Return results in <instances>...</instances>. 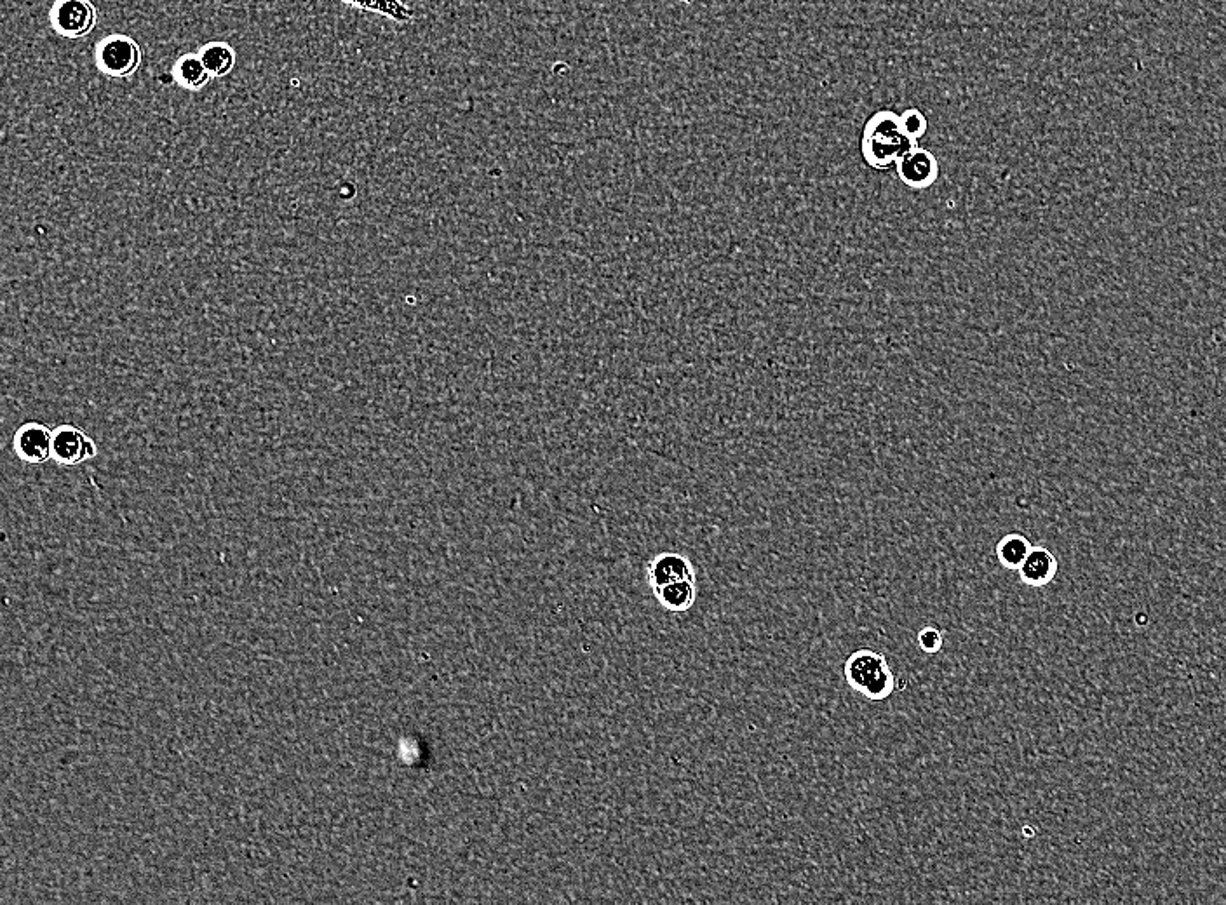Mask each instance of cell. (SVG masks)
<instances>
[{
	"label": "cell",
	"mask_w": 1226,
	"mask_h": 905,
	"mask_svg": "<svg viewBox=\"0 0 1226 905\" xmlns=\"http://www.w3.org/2000/svg\"><path fill=\"white\" fill-rule=\"evenodd\" d=\"M917 141L911 140L901 128V115L892 110H878L864 124L861 155L869 168L876 171L896 166Z\"/></svg>",
	"instance_id": "1"
},
{
	"label": "cell",
	"mask_w": 1226,
	"mask_h": 905,
	"mask_svg": "<svg viewBox=\"0 0 1226 905\" xmlns=\"http://www.w3.org/2000/svg\"><path fill=\"white\" fill-rule=\"evenodd\" d=\"M142 60V46L129 35H107L95 49L96 68L112 79H126L136 74Z\"/></svg>",
	"instance_id": "2"
},
{
	"label": "cell",
	"mask_w": 1226,
	"mask_h": 905,
	"mask_svg": "<svg viewBox=\"0 0 1226 905\" xmlns=\"http://www.w3.org/2000/svg\"><path fill=\"white\" fill-rule=\"evenodd\" d=\"M98 11L91 0H54L49 25L65 39H82L95 30Z\"/></svg>",
	"instance_id": "3"
},
{
	"label": "cell",
	"mask_w": 1226,
	"mask_h": 905,
	"mask_svg": "<svg viewBox=\"0 0 1226 905\" xmlns=\"http://www.w3.org/2000/svg\"><path fill=\"white\" fill-rule=\"evenodd\" d=\"M100 453L93 437L72 423H61L53 429L51 460L63 467H77L91 462Z\"/></svg>",
	"instance_id": "4"
},
{
	"label": "cell",
	"mask_w": 1226,
	"mask_h": 905,
	"mask_svg": "<svg viewBox=\"0 0 1226 905\" xmlns=\"http://www.w3.org/2000/svg\"><path fill=\"white\" fill-rule=\"evenodd\" d=\"M897 178L911 190L932 187L939 178V161L936 155L920 145L913 147L896 162Z\"/></svg>",
	"instance_id": "5"
},
{
	"label": "cell",
	"mask_w": 1226,
	"mask_h": 905,
	"mask_svg": "<svg viewBox=\"0 0 1226 905\" xmlns=\"http://www.w3.org/2000/svg\"><path fill=\"white\" fill-rule=\"evenodd\" d=\"M53 429L41 422L21 423L13 437V453L28 465H42L51 460Z\"/></svg>",
	"instance_id": "6"
},
{
	"label": "cell",
	"mask_w": 1226,
	"mask_h": 905,
	"mask_svg": "<svg viewBox=\"0 0 1226 905\" xmlns=\"http://www.w3.org/2000/svg\"><path fill=\"white\" fill-rule=\"evenodd\" d=\"M887 667H889V662H887V658H885L883 653L863 648V650L854 651L850 655L849 660L845 662V667H843V676L847 679V683H849L852 690L861 693Z\"/></svg>",
	"instance_id": "7"
},
{
	"label": "cell",
	"mask_w": 1226,
	"mask_h": 905,
	"mask_svg": "<svg viewBox=\"0 0 1226 905\" xmlns=\"http://www.w3.org/2000/svg\"><path fill=\"white\" fill-rule=\"evenodd\" d=\"M647 577L648 584L655 590L678 580H695V570L688 557L678 552H662L648 564Z\"/></svg>",
	"instance_id": "8"
},
{
	"label": "cell",
	"mask_w": 1226,
	"mask_h": 905,
	"mask_svg": "<svg viewBox=\"0 0 1226 905\" xmlns=\"http://www.w3.org/2000/svg\"><path fill=\"white\" fill-rule=\"evenodd\" d=\"M1058 557L1045 547H1031L1030 554L1019 566V578L1024 585L1033 589H1042L1051 584L1058 575Z\"/></svg>",
	"instance_id": "9"
},
{
	"label": "cell",
	"mask_w": 1226,
	"mask_h": 905,
	"mask_svg": "<svg viewBox=\"0 0 1226 905\" xmlns=\"http://www.w3.org/2000/svg\"><path fill=\"white\" fill-rule=\"evenodd\" d=\"M171 75L173 81L187 91H201L211 79L199 53L182 54L171 68Z\"/></svg>",
	"instance_id": "10"
},
{
	"label": "cell",
	"mask_w": 1226,
	"mask_h": 905,
	"mask_svg": "<svg viewBox=\"0 0 1226 905\" xmlns=\"http://www.w3.org/2000/svg\"><path fill=\"white\" fill-rule=\"evenodd\" d=\"M337 2H342L345 6L354 7L364 13L384 16L387 20L401 23V25L411 23L417 18V11L405 4L403 0H337Z\"/></svg>",
	"instance_id": "11"
},
{
	"label": "cell",
	"mask_w": 1226,
	"mask_h": 905,
	"mask_svg": "<svg viewBox=\"0 0 1226 905\" xmlns=\"http://www.w3.org/2000/svg\"><path fill=\"white\" fill-rule=\"evenodd\" d=\"M199 56L213 79L227 77L237 63L236 51L227 42H208L199 49Z\"/></svg>",
	"instance_id": "12"
},
{
	"label": "cell",
	"mask_w": 1226,
	"mask_h": 905,
	"mask_svg": "<svg viewBox=\"0 0 1226 905\" xmlns=\"http://www.w3.org/2000/svg\"><path fill=\"white\" fill-rule=\"evenodd\" d=\"M654 594L662 608L673 611V613H685L695 603V596H697L695 580H678L673 584L655 589Z\"/></svg>",
	"instance_id": "13"
},
{
	"label": "cell",
	"mask_w": 1226,
	"mask_h": 905,
	"mask_svg": "<svg viewBox=\"0 0 1226 905\" xmlns=\"http://www.w3.org/2000/svg\"><path fill=\"white\" fill-rule=\"evenodd\" d=\"M1031 547L1033 545L1030 540L1021 533H1009L1004 538H1000L995 554H997L998 563L1002 564L1005 570L1018 571L1026 556L1030 554Z\"/></svg>",
	"instance_id": "14"
},
{
	"label": "cell",
	"mask_w": 1226,
	"mask_h": 905,
	"mask_svg": "<svg viewBox=\"0 0 1226 905\" xmlns=\"http://www.w3.org/2000/svg\"><path fill=\"white\" fill-rule=\"evenodd\" d=\"M894 690H896V676H894V672L890 671V667H887L882 674H878V676H876V678L873 679V681H871V683H869L863 691H861V695H864V697L868 698V700H873V702H880V700L889 698L890 695L894 693Z\"/></svg>",
	"instance_id": "15"
},
{
	"label": "cell",
	"mask_w": 1226,
	"mask_h": 905,
	"mask_svg": "<svg viewBox=\"0 0 1226 905\" xmlns=\"http://www.w3.org/2000/svg\"><path fill=\"white\" fill-rule=\"evenodd\" d=\"M899 115H901V128H903L904 133L910 136L913 141L922 140L925 133H927V129H929V121H927V117H925L922 110L920 108H906Z\"/></svg>",
	"instance_id": "16"
},
{
	"label": "cell",
	"mask_w": 1226,
	"mask_h": 905,
	"mask_svg": "<svg viewBox=\"0 0 1226 905\" xmlns=\"http://www.w3.org/2000/svg\"><path fill=\"white\" fill-rule=\"evenodd\" d=\"M918 646L927 655H937L943 650L944 632L934 625H925L922 631L918 632Z\"/></svg>",
	"instance_id": "17"
}]
</instances>
